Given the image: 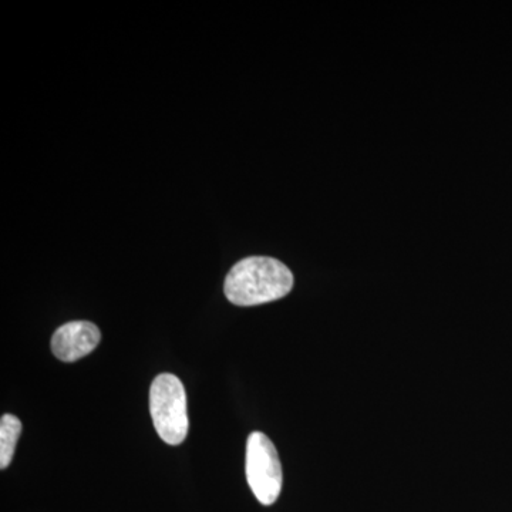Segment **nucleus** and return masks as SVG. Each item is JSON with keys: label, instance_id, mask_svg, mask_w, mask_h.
<instances>
[{"label": "nucleus", "instance_id": "obj_1", "mask_svg": "<svg viewBox=\"0 0 512 512\" xmlns=\"http://www.w3.org/2000/svg\"><path fill=\"white\" fill-rule=\"evenodd\" d=\"M293 288L291 269L269 256L241 259L228 272L224 292L237 306H256L285 298Z\"/></svg>", "mask_w": 512, "mask_h": 512}, {"label": "nucleus", "instance_id": "obj_2", "mask_svg": "<svg viewBox=\"0 0 512 512\" xmlns=\"http://www.w3.org/2000/svg\"><path fill=\"white\" fill-rule=\"evenodd\" d=\"M150 412L158 436L170 446L183 443L188 434L187 394L177 376L163 373L150 389Z\"/></svg>", "mask_w": 512, "mask_h": 512}, {"label": "nucleus", "instance_id": "obj_3", "mask_svg": "<svg viewBox=\"0 0 512 512\" xmlns=\"http://www.w3.org/2000/svg\"><path fill=\"white\" fill-rule=\"evenodd\" d=\"M245 471L256 500L262 505L275 504L281 495L284 476L278 451L264 433L255 431L249 436Z\"/></svg>", "mask_w": 512, "mask_h": 512}, {"label": "nucleus", "instance_id": "obj_4", "mask_svg": "<svg viewBox=\"0 0 512 512\" xmlns=\"http://www.w3.org/2000/svg\"><path fill=\"white\" fill-rule=\"evenodd\" d=\"M100 329L92 322L76 320L60 326L52 338L53 355L62 362L72 363L90 355L99 346Z\"/></svg>", "mask_w": 512, "mask_h": 512}, {"label": "nucleus", "instance_id": "obj_5", "mask_svg": "<svg viewBox=\"0 0 512 512\" xmlns=\"http://www.w3.org/2000/svg\"><path fill=\"white\" fill-rule=\"evenodd\" d=\"M22 433V423L16 416L5 414L0 420V468L5 470L15 456L16 444Z\"/></svg>", "mask_w": 512, "mask_h": 512}]
</instances>
